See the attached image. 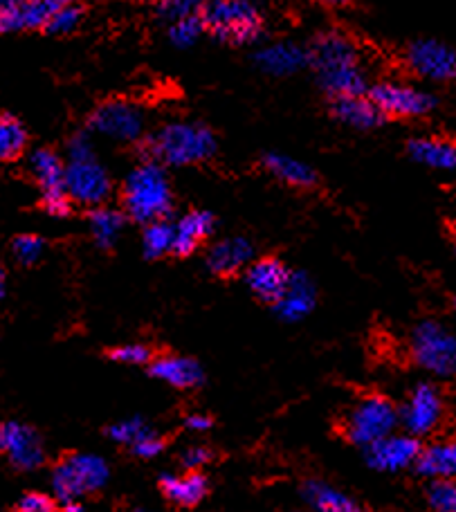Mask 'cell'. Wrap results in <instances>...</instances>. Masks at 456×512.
<instances>
[{"instance_id": "obj_25", "label": "cell", "mask_w": 456, "mask_h": 512, "mask_svg": "<svg viewBox=\"0 0 456 512\" xmlns=\"http://www.w3.org/2000/svg\"><path fill=\"white\" fill-rule=\"evenodd\" d=\"M160 490L171 504H176L180 508H194L205 499L209 483L203 474L191 470L189 474H185V477H171V474H164L160 479Z\"/></svg>"}, {"instance_id": "obj_32", "label": "cell", "mask_w": 456, "mask_h": 512, "mask_svg": "<svg viewBox=\"0 0 456 512\" xmlns=\"http://www.w3.org/2000/svg\"><path fill=\"white\" fill-rule=\"evenodd\" d=\"M203 23H200V16H187L180 18V21H173L169 27V41L176 45V48H191L200 36H203Z\"/></svg>"}, {"instance_id": "obj_10", "label": "cell", "mask_w": 456, "mask_h": 512, "mask_svg": "<svg viewBox=\"0 0 456 512\" xmlns=\"http://www.w3.org/2000/svg\"><path fill=\"white\" fill-rule=\"evenodd\" d=\"M113 191V180L102 162L95 158L68 160L66 194L72 203L86 207H102Z\"/></svg>"}, {"instance_id": "obj_14", "label": "cell", "mask_w": 456, "mask_h": 512, "mask_svg": "<svg viewBox=\"0 0 456 512\" xmlns=\"http://www.w3.org/2000/svg\"><path fill=\"white\" fill-rule=\"evenodd\" d=\"M443 418V398L432 384H418L407 407L403 411V420L407 429L416 436L430 434Z\"/></svg>"}, {"instance_id": "obj_11", "label": "cell", "mask_w": 456, "mask_h": 512, "mask_svg": "<svg viewBox=\"0 0 456 512\" xmlns=\"http://www.w3.org/2000/svg\"><path fill=\"white\" fill-rule=\"evenodd\" d=\"M88 128L90 133L104 135L113 142H138L144 133V115L131 102L111 99L90 113Z\"/></svg>"}, {"instance_id": "obj_20", "label": "cell", "mask_w": 456, "mask_h": 512, "mask_svg": "<svg viewBox=\"0 0 456 512\" xmlns=\"http://www.w3.org/2000/svg\"><path fill=\"white\" fill-rule=\"evenodd\" d=\"M151 376L171 384L176 389H196L203 384L205 373L196 360L180 358V355H160L151 360Z\"/></svg>"}, {"instance_id": "obj_2", "label": "cell", "mask_w": 456, "mask_h": 512, "mask_svg": "<svg viewBox=\"0 0 456 512\" xmlns=\"http://www.w3.org/2000/svg\"><path fill=\"white\" fill-rule=\"evenodd\" d=\"M216 135L200 122H171L142 140L144 160L160 167H189L212 158Z\"/></svg>"}, {"instance_id": "obj_1", "label": "cell", "mask_w": 456, "mask_h": 512, "mask_svg": "<svg viewBox=\"0 0 456 512\" xmlns=\"http://www.w3.org/2000/svg\"><path fill=\"white\" fill-rule=\"evenodd\" d=\"M308 66L315 70L319 86L331 99L367 95V75H364L358 45L340 30L319 32L310 45Z\"/></svg>"}, {"instance_id": "obj_26", "label": "cell", "mask_w": 456, "mask_h": 512, "mask_svg": "<svg viewBox=\"0 0 456 512\" xmlns=\"http://www.w3.org/2000/svg\"><path fill=\"white\" fill-rule=\"evenodd\" d=\"M126 227V214L113 207H95L90 212V232L99 248H113Z\"/></svg>"}, {"instance_id": "obj_34", "label": "cell", "mask_w": 456, "mask_h": 512, "mask_svg": "<svg viewBox=\"0 0 456 512\" xmlns=\"http://www.w3.org/2000/svg\"><path fill=\"white\" fill-rule=\"evenodd\" d=\"M43 250H45V243L41 236L36 234H21L12 241V252L23 265H32L39 261L43 256Z\"/></svg>"}, {"instance_id": "obj_35", "label": "cell", "mask_w": 456, "mask_h": 512, "mask_svg": "<svg viewBox=\"0 0 456 512\" xmlns=\"http://www.w3.org/2000/svg\"><path fill=\"white\" fill-rule=\"evenodd\" d=\"M108 436L113 438L117 443H129L135 445L138 441H142L144 436L151 434V429L142 423V420H126V423H117L113 427H108Z\"/></svg>"}, {"instance_id": "obj_46", "label": "cell", "mask_w": 456, "mask_h": 512, "mask_svg": "<svg viewBox=\"0 0 456 512\" xmlns=\"http://www.w3.org/2000/svg\"><path fill=\"white\" fill-rule=\"evenodd\" d=\"M77 510H79L77 506H68L66 510H52V512H77Z\"/></svg>"}, {"instance_id": "obj_17", "label": "cell", "mask_w": 456, "mask_h": 512, "mask_svg": "<svg viewBox=\"0 0 456 512\" xmlns=\"http://www.w3.org/2000/svg\"><path fill=\"white\" fill-rule=\"evenodd\" d=\"M216 227V218L212 212L205 209H196L173 223V248L171 254L176 256H189L194 254L205 239H209Z\"/></svg>"}, {"instance_id": "obj_42", "label": "cell", "mask_w": 456, "mask_h": 512, "mask_svg": "<svg viewBox=\"0 0 456 512\" xmlns=\"http://www.w3.org/2000/svg\"><path fill=\"white\" fill-rule=\"evenodd\" d=\"M187 425L191 429H196V432H203V429H209L214 423H212V418H207V416H189Z\"/></svg>"}, {"instance_id": "obj_45", "label": "cell", "mask_w": 456, "mask_h": 512, "mask_svg": "<svg viewBox=\"0 0 456 512\" xmlns=\"http://www.w3.org/2000/svg\"><path fill=\"white\" fill-rule=\"evenodd\" d=\"M5 288H7V274L3 268H0V299L5 297Z\"/></svg>"}, {"instance_id": "obj_37", "label": "cell", "mask_w": 456, "mask_h": 512, "mask_svg": "<svg viewBox=\"0 0 456 512\" xmlns=\"http://www.w3.org/2000/svg\"><path fill=\"white\" fill-rule=\"evenodd\" d=\"M108 358L122 364H149L153 358V351L144 344H124L108 351Z\"/></svg>"}, {"instance_id": "obj_39", "label": "cell", "mask_w": 456, "mask_h": 512, "mask_svg": "<svg viewBox=\"0 0 456 512\" xmlns=\"http://www.w3.org/2000/svg\"><path fill=\"white\" fill-rule=\"evenodd\" d=\"M162 450H164V441H162V438L155 436L153 432L133 445V452L142 456V459H151V456H158Z\"/></svg>"}, {"instance_id": "obj_43", "label": "cell", "mask_w": 456, "mask_h": 512, "mask_svg": "<svg viewBox=\"0 0 456 512\" xmlns=\"http://www.w3.org/2000/svg\"><path fill=\"white\" fill-rule=\"evenodd\" d=\"M18 3H23V0H0V18H3L9 9H14Z\"/></svg>"}, {"instance_id": "obj_36", "label": "cell", "mask_w": 456, "mask_h": 512, "mask_svg": "<svg viewBox=\"0 0 456 512\" xmlns=\"http://www.w3.org/2000/svg\"><path fill=\"white\" fill-rule=\"evenodd\" d=\"M430 506L434 512H456V490L450 479L436 481L430 488Z\"/></svg>"}, {"instance_id": "obj_30", "label": "cell", "mask_w": 456, "mask_h": 512, "mask_svg": "<svg viewBox=\"0 0 456 512\" xmlns=\"http://www.w3.org/2000/svg\"><path fill=\"white\" fill-rule=\"evenodd\" d=\"M173 248V223L167 218L153 221L144 227L142 234V250L147 259H160L164 254H171Z\"/></svg>"}, {"instance_id": "obj_6", "label": "cell", "mask_w": 456, "mask_h": 512, "mask_svg": "<svg viewBox=\"0 0 456 512\" xmlns=\"http://www.w3.org/2000/svg\"><path fill=\"white\" fill-rule=\"evenodd\" d=\"M398 423V411L385 396H367L351 409L344 420L349 441L369 447L387 438Z\"/></svg>"}, {"instance_id": "obj_44", "label": "cell", "mask_w": 456, "mask_h": 512, "mask_svg": "<svg viewBox=\"0 0 456 512\" xmlns=\"http://www.w3.org/2000/svg\"><path fill=\"white\" fill-rule=\"evenodd\" d=\"M319 3H324L328 7H349L355 3V0H319Z\"/></svg>"}, {"instance_id": "obj_33", "label": "cell", "mask_w": 456, "mask_h": 512, "mask_svg": "<svg viewBox=\"0 0 456 512\" xmlns=\"http://www.w3.org/2000/svg\"><path fill=\"white\" fill-rule=\"evenodd\" d=\"M207 0H158L155 5V12L158 16L167 18V21H180V18L187 16H198L203 12Z\"/></svg>"}, {"instance_id": "obj_12", "label": "cell", "mask_w": 456, "mask_h": 512, "mask_svg": "<svg viewBox=\"0 0 456 512\" xmlns=\"http://www.w3.org/2000/svg\"><path fill=\"white\" fill-rule=\"evenodd\" d=\"M405 61L414 75L430 81H452L456 77V52L441 41L421 39L407 48Z\"/></svg>"}, {"instance_id": "obj_5", "label": "cell", "mask_w": 456, "mask_h": 512, "mask_svg": "<svg viewBox=\"0 0 456 512\" xmlns=\"http://www.w3.org/2000/svg\"><path fill=\"white\" fill-rule=\"evenodd\" d=\"M108 479L106 463L93 454H70L54 468L52 488L63 504L72 506L79 497L99 490Z\"/></svg>"}, {"instance_id": "obj_18", "label": "cell", "mask_w": 456, "mask_h": 512, "mask_svg": "<svg viewBox=\"0 0 456 512\" xmlns=\"http://www.w3.org/2000/svg\"><path fill=\"white\" fill-rule=\"evenodd\" d=\"M421 454V443L409 436L382 438L369 445V463L378 470H403Z\"/></svg>"}, {"instance_id": "obj_41", "label": "cell", "mask_w": 456, "mask_h": 512, "mask_svg": "<svg viewBox=\"0 0 456 512\" xmlns=\"http://www.w3.org/2000/svg\"><path fill=\"white\" fill-rule=\"evenodd\" d=\"M209 461H212V452H209L207 447H191V450L182 454V465L189 470H196Z\"/></svg>"}, {"instance_id": "obj_16", "label": "cell", "mask_w": 456, "mask_h": 512, "mask_svg": "<svg viewBox=\"0 0 456 512\" xmlns=\"http://www.w3.org/2000/svg\"><path fill=\"white\" fill-rule=\"evenodd\" d=\"M257 68L272 77H290L308 66V52L297 43H272L254 52Z\"/></svg>"}, {"instance_id": "obj_19", "label": "cell", "mask_w": 456, "mask_h": 512, "mask_svg": "<svg viewBox=\"0 0 456 512\" xmlns=\"http://www.w3.org/2000/svg\"><path fill=\"white\" fill-rule=\"evenodd\" d=\"M252 256V243L243 236H232V239H223L212 245V250L207 252V268L216 277H234L236 272H241L252 261Z\"/></svg>"}, {"instance_id": "obj_23", "label": "cell", "mask_w": 456, "mask_h": 512, "mask_svg": "<svg viewBox=\"0 0 456 512\" xmlns=\"http://www.w3.org/2000/svg\"><path fill=\"white\" fill-rule=\"evenodd\" d=\"M407 153L414 162L430 169L452 171L456 167V146L443 137H416L409 140Z\"/></svg>"}, {"instance_id": "obj_4", "label": "cell", "mask_w": 456, "mask_h": 512, "mask_svg": "<svg viewBox=\"0 0 456 512\" xmlns=\"http://www.w3.org/2000/svg\"><path fill=\"white\" fill-rule=\"evenodd\" d=\"M198 16L203 30L221 43L252 45L263 36V16L252 0H207Z\"/></svg>"}, {"instance_id": "obj_15", "label": "cell", "mask_w": 456, "mask_h": 512, "mask_svg": "<svg viewBox=\"0 0 456 512\" xmlns=\"http://www.w3.org/2000/svg\"><path fill=\"white\" fill-rule=\"evenodd\" d=\"M290 274L293 272H290L279 259H275V256H266V259H259L250 265L248 274H245V283H248V288L261 301L275 306L288 288Z\"/></svg>"}, {"instance_id": "obj_40", "label": "cell", "mask_w": 456, "mask_h": 512, "mask_svg": "<svg viewBox=\"0 0 456 512\" xmlns=\"http://www.w3.org/2000/svg\"><path fill=\"white\" fill-rule=\"evenodd\" d=\"M54 504L50 497L41 495V492H30L21 501V512H52Z\"/></svg>"}, {"instance_id": "obj_7", "label": "cell", "mask_w": 456, "mask_h": 512, "mask_svg": "<svg viewBox=\"0 0 456 512\" xmlns=\"http://www.w3.org/2000/svg\"><path fill=\"white\" fill-rule=\"evenodd\" d=\"M412 355L423 369L434 376H452L456 369V340L448 328L436 322H423L414 328Z\"/></svg>"}, {"instance_id": "obj_22", "label": "cell", "mask_w": 456, "mask_h": 512, "mask_svg": "<svg viewBox=\"0 0 456 512\" xmlns=\"http://www.w3.org/2000/svg\"><path fill=\"white\" fill-rule=\"evenodd\" d=\"M277 313L286 319V322H297V319L306 317L310 310L315 308V286L306 274L293 272L290 274L288 288L281 299L275 304Z\"/></svg>"}, {"instance_id": "obj_27", "label": "cell", "mask_w": 456, "mask_h": 512, "mask_svg": "<svg viewBox=\"0 0 456 512\" xmlns=\"http://www.w3.org/2000/svg\"><path fill=\"white\" fill-rule=\"evenodd\" d=\"M418 472L427 477H452L456 470V447L454 443L432 445L430 450L418 454Z\"/></svg>"}, {"instance_id": "obj_21", "label": "cell", "mask_w": 456, "mask_h": 512, "mask_svg": "<svg viewBox=\"0 0 456 512\" xmlns=\"http://www.w3.org/2000/svg\"><path fill=\"white\" fill-rule=\"evenodd\" d=\"M331 113L337 122L355 128V131H373V128H378L387 120L367 95L333 99Z\"/></svg>"}, {"instance_id": "obj_31", "label": "cell", "mask_w": 456, "mask_h": 512, "mask_svg": "<svg viewBox=\"0 0 456 512\" xmlns=\"http://www.w3.org/2000/svg\"><path fill=\"white\" fill-rule=\"evenodd\" d=\"M84 21V9L79 7V3H68V5H61L57 12L50 16V21L45 23L43 30L48 34H70L75 32L79 23Z\"/></svg>"}, {"instance_id": "obj_9", "label": "cell", "mask_w": 456, "mask_h": 512, "mask_svg": "<svg viewBox=\"0 0 456 512\" xmlns=\"http://www.w3.org/2000/svg\"><path fill=\"white\" fill-rule=\"evenodd\" d=\"M30 169L41 187L45 212L63 218L70 214L72 200L66 194V164L50 149H36L30 155Z\"/></svg>"}, {"instance_id": "obj_24", "label": "cell", "mask_w": 456, "mask_h": 512, "mask_svg": "<svg viewBox=\"0 0 456 512\" xmlns=\"http://www.w3.org/2000/svg\"><path fill=\"white\" fill-rule=\"evenodd\" d=\"M263 167L277 180L286 182L290 187L310 189L317 185V173L310 164L293 158L286 153H266L263 155Z\"/></svg>"}, {"instance_id": "obj_38", "label": "cell", "mask_w": 456, "mask_h": 512, "mask_svg": "<svg viewBox=\"0 0 456 512\" xmlns=\"http://www.w3.org/2000/svg\"><path fill=\"white\" fill-rule=\"evenodd\" d=\"M95 144L90 133H77L70 137L68 142V160H86V158H95Z\"/></svg>"}, {"instance_id": "obj_28", "label": "cell", "mask_w": 456, "mask_h": 512, "mask_svg": "<svg viewBox=\"0 0 456 512\" xmlns=\"http://www.w3.org/2000/svg\"><path fill=\"white\" fill-rule=\"evenodd\" d=\"M304 492H306V499L319 512H364L358 504H353L349 497H344L342 492L328 488L319 481H308Z\"/></svg>"}, {"instance_id": "obj_3", "label": "cell", "mask_w": 456, "mask_h": 512, "mask_svg": "<svg viewBox=\"0 0 456 512\" xmlns=\"http://www.w3.org/2000/svg\"><path fill=\"white\" fill-rule=\"evenodd\" d=\"M122 198L124 214L131 216L133 221L149 225L167 218L173 207V191L164 167L144 160L126 176Z\"/></svg>"}, {"instance_id": "obj_47", "label": "cell", "mask_w": 456, "mask_h": 512, "mask_svg": "<svg viewBox=\"0 0 456 512\" xmlns=\"http://www.w3.org/2000/svg\"><path fill=\"white\" fill-rule=\"evenodd\" d=\"M61 5H68V3H79V0H57Z\"/></svg>"}, {"instance_id": "obj_13", "label": "cell", "mask_w": 456, "mask_h": 512, "mask_svg": "<svg viewBox=\"0 0 456 512\" xmlns=\"http://www.w3.org/2000/svg\"><path fill=\"white\" fill-rule=\"evenodd\" d=\"M0 452H5L16 468L34 470L43 463V445L34 429L21 423L0 425Z\"/></svg>"}, {"instance_id": "obj_8", "label": "cell", "mask_w": 456, "mask_h": 512, "mask_svg": "<svg viewBox=\"0 0 456 512\" xmlns=\"http://www.w3.org/2000/svg\"><path fill=\"white\" fill-rule=\"evenodd\" d=\"M367 97L376 104L378 111L385 117H400V120H414V117L430 115L436 108V97L432 93L407 84H394V81H382L371 90Z\"/></svg>"}, {"instance_id": "obj_29", "label": "cell", "mask_w": 456, "mask_h": 512, "mask_svg": "<svg viewBox=\"0 0 456 512\" xmlns=\"http://www.w3.org/2000/svg\"><path fill=\"white\" fill-rule=\"evenodd\" d=\"M27 146L25 126L12 115H0V162L16 160Z\"/></svg>"}]
</instances>
